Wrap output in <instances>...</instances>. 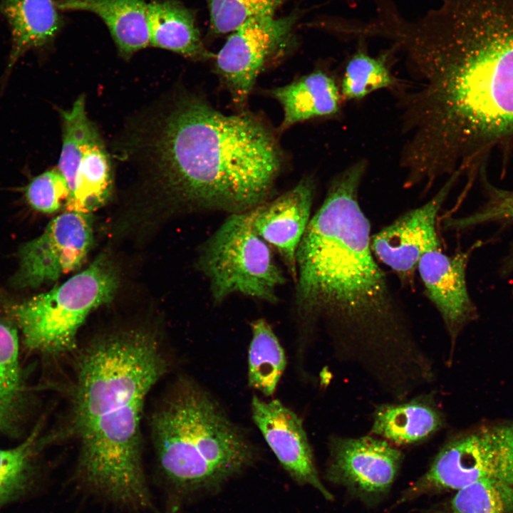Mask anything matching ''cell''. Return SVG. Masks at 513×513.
Masks as SVG:
<instances>
[{"label":"cell","mask_w":513,"mask_h":513,"mask_svg":"<svg viewBox=\"0 0 513 513\" xmlns=\"http://www.w3.org/2000/svg\"><path fill=\"white\" fill-rule=\"evenodd\" d=\"M391 40L409 79L395 93L399 164L428 185L513 137V0H437Z\"/></svg>","instance_id":"1"},{"label":"cell","mask_w":513,"mask_h":513,"mask_svg":"<svg viewBox=\"0 0 513 513\" xmlns=\"http://www.w3.org/2000/svg\"><path fill=\"white\" fill-rule=\"evenodd\" d=\"M367 167L362 159L338 173L311 218L296 252V304L306 321L324 322L350 356L364 351L365 364L369 356H382L395 375L421 354L373 256L370 223L358 201Z\"/></svg>","instance_id":"2"},{"label":"cell","mask_w":513,"mask_h":513,"mask_svg":"<svg viewBox=\"0 0 513 513\" xmlns=\"http://www.w3.org/2000/svg\"><path fill=\"white\" fill-rule=\"evenodd\" d=\"M166 370L159 341L142 329L97 338L78 358L71 426L79 445L78 475L91 491L125 507L151 504L140 423L146 398Z\"/></svg>","instance_id":"3"},{"label":"cell","mask_w":513,"mask_h":513,"mask_svg":"<svg viewBox=\"0 0 513 513\" xmlns=\"http://www.w3.org/2000/svg\"><path fill=\"white\" fill-rule=\"evenodd\" d=\"M155 152L165 185L178 199L232 213L265 202L284 161L261 119L224 114L194 96L180 99L162 122Z\"/></svg>","instance_id":"4"},{"label":"cell","mask_w":513,"mask_h":513,"mask_svg":"<svg viewBox=\"0 0 513 513\" xmlns=\"http://www.w3.org/2000/svg\"><path fill=\"white\" fill-rule=\"evenodd\" d=\"M160 469L181 498L217 492L256 459L254 446L204 388L177 382L152 415Z\"/></svg>","instance_id":"5"},{"label":"cell","mask_w":513,"mask_h":513,"mask_svg":"<svg viewBox=\"0 0 513 513\" xmlns=\"http://www.w3.org/2000/svg\"><path fill=\"white\" fill-rule=\"evenodd\" d=\"M118 285L113 265L101 255L61 285L10 305L8 312L28 348L42 353H66L76 348L77 333L90 313L109 303Z\"/></svg>","instance_id":"6"},{"label":"cell","mask_w":513,"mask_h":513,"mask_svg":"<svg viewBox=\"0 0 513 513\" xmlns=\"http://www.w3.org/2000/svg\"><path fill=\"white\" fill-rule=\"evenodd\" d=\"M214 301L241 294L271 303L286 278L268 244L255 231L251 210L232 213L205 242L198 259Z\"/></svg>","instance_id":"7"},{"label":"cell","mask_w":513,"mask_h":513,"mask_svg":"<svg viewBox=\"0 0 513 513\" xmlns=\"http://www.w3.org/2000/svg\"><path fill=\"white\" fill-rule=\"evenodd\" d=\"M483 480L513 484V420L484 422L452 436L400 501Z\"/></svg>","instance_id":"8"},{"label":"cell","mask_w":513,"mask_h":513,"mask_svg":"<svg viewBox=\"0 0 513 513\" xmlns=\"http://www.w3.org/2000/svg\"><path fill=\"white\" fill-rule=\"evenodd\" d=\"M63 144L58 169L64 177L68 197L65 211L91 214L108 200L113 174L103 142L79 97L63 111Z\"/></svg>","instance_id":"9"},{"label":"cell","mask_w":513,"mask_h":513,"mask_svg":"<svg viewBox=\"0 0 513 513\" xmlns=\"http://www.w3.org/2000/svg\"><path fill=\"white\" fill-rule=\"evenodd\" d=\"M299 15L249 19L230 33L215 56V69L233 102L243 108L266 65L286 48Z\"/></svg>","instance_id":"10"},{"label":"cell","mask_w":513,"mask_h":513,"mask_svg":"<svg viewBox=\"0 0 513 513\" xmlns=\"http://www.w3.org/2000/svg\"><path fill=\"white\" fill-rule=\"evenodd\" d=\"M93 242L91 214L65 211L53 219L41 234L21 247L14 285L37 288L78 269Z\"/></svg>","instance_id":"11"},{"label":"cell","mask_w":513,"mask_h":513,"mask_svg":"<svg viewBox=\"0 0 513 513\" xmlns=\"http://www.w3.org/2000/svg\"><path fill=\"white\" fill-rule=\"evenodd\" d=\"M328 450L327 480L370 505L388 494L403 458L397 447L376 436H333Z\"/></svg>","instance_id":"12"},{"label":"cell","mask_w":513,"mask_h":513,"mask_svg":"<svg viewBox=\"0 0 513 513\" xmlns=\"http://www.w3.org/2000/svg\"><path fill=\"white\" fill-rule=\"evenodd\" d=\"M460 175L449 177L426 203L405 212L371 236L373 253L396 274L402 283L412 279L425 253L440 248L436 232L437 217Z\"/></svg>","instance_id":"13"},{"label":"cell","mask_w":513,"mask_h":513,"mask_svg":"<svg viewBox=\"0 0 513 513\" xmlns=\"http://www.w3.org/2000/svg\"><path fill=\"white\" fill-rule=\"evenodd\" d=\"M254 423L281 465L299 484H309L327 499L332 494L323 486L301 418L279 400L264 401L254 395L251 402Z\"/></svg>","instance_id":"14"},{"label":"cell","mask_w":513,"mask_h":513,"mask_svg":"<svg viewBox=\"0 0 513 513\" xmlns=\"http://www.w3.org/2000/svg\"><path fill=\"white\" fill-rule=\"evenodd\" d=\"M468 253L448 256L441 248L420 258L418 270L427 297L439 312L450 337L452 349L461 331L477 316L466 282Z\"/></svg>","instance_id":"15"},{"label":"cell","mask_w":513,"mask_h":513,"mask_svg":"<svg viewBox=\"0 0 513 513\" xmlns=\"http://www.w3.org/2000/svg\"><path fill=\"white\" fill-rule=\"evenodd\" d=\"M314 183L302 179L277 198L251 209L253 227L278 252L294 279H296V252L310 221Z\"/></svg>","instance_id":"16"},{"label":"cell","mask_w":513,"mask_h":513,"mask_svg":"<svg viewBox=\"0 0 513 513\" xmlns=\"http://www.w3.org/2000/svg\"><path fill=\"white\" fill-rule=\"evenodd\" d=\"M269 93L284 110L280 131L305 120L337 115L343 99L334 78L321 70L275 88Z\"/></svg>","instance_id":"17"},{"label":"cell","mask_w":513,"mask_h":513,"mask_svg":"<svg viewBox=\"0 0 513 513\" xmlns=\"http://www.w3.org/2000/svg\"><path fill=\"white\" fill-rule=\"evenodd\" d=\"M61 11H82L95 14L108 26L124 57L150 45L147 4L143 0H60Z\"/></svg>","instance_id":"18"},{"label":"cell","mask_w":513,"mask_h":513,"mask_svg":"<svg viewBox=\"0 0 513 513\" xmlns=\"http://www.w3.org/2000/svg\"><path fill=\"white\" fill-rule=\"evenodd\" d=\"M442 413L428 398L376 407L370 432L397 445L421 442L444 424Z\"/></svg>","instance_id":"19"},{"label":"cell","mask_w":513,"mask_h":513,"mask_svg":"<svg viewBox=\"0 0 513 513\" xmlns=\"http://www.w3.org/2000/svg\"><path fill=\"white\" fill-rule=\"evenodd\" d=\"M150 45L194 60H207L214 54L206 49L194 13L175 0L147 4Z\"/></svg>","instance_id":"20"},{"label":"cell","mask_w":513,"mask_h":513,"mask_svg":"<svg viewBox=\"0 0 513 513\" xmlns=\"http://www.w3.org/2000/svg\"><path fill=\"white\" fill-rule=\"evenodd\" d=\"M0 8L11 32L9 70L28 50L53 39L61 26L54 0H1Z\"/></svg>","instance_id":"21"},{"label":"cell","mask_w":513,"mask_h":513,"mask_svg":"<svg viewBox=\"0 0 513 513\" xmlns=\"http://www.w3.org/2000/svg\"><path fill=\"white\" fill-rule=\"evenodd\" d=\"M248 352L249 385L266 396L273 395L286 367L284 349L271 326L262 318L251 324Z\"/></svg>","instance_id":"22"},{"label":"cell","mask_w":513,"mask_h":513,"mask_svg":"<svg viewBox=\"0 0 513 513\" xmlns=\"http://www.w3.org/2000/svg\"><path fill=\"white\" fill-rule=\"evenodd\" d=\"M392 48L378 56L370 55L364 43H359L348 58L339 86L342 98L361 100L383 89L394 90L399 79L391 71L389 59Z\"/></svg>","instance_id":"23"},{"label":"cell","mask_w":513,"mask_h":513,"mask_svg":"<svg viewBox=\"0 0 513 513\" xmlns=\"http://www.w3.org/2000/svg\"><path fill=\"white\" fill-rule=\"evenodd\" d=\"M36 432L20 445L0 448V507L20 499L36 487Z\"/></svg>","instance_id":"24"},{"label":"cell","mask_w":513,"mask_h":513,"mask_svg":"<svg viewBox=\"0 0 513 513\" xmlns=\"http://www.w3.org/2000/svg\"><path fill=\"white\" fill-rule=\"evenodd\" d=\"M23 393L19 336L14 327L0 321V432L16 418Z\"/></svg>","instance_id":"25"},{"label":"cell","mask_w":513,"mask_h":513,"mask_svg":"<svg viewBox=\"0 0 513 513\" xmlns=\"http://www.w3.org/2000/svg\"><path fill=\"white\" fill-rule=\"evenodd\" d=\"M441 513H513V484L483 480L457 490Z\"/></svg>","instance_id":"26"},{"label":"cell","mask_w":513,"mask_h":513,"mask_svg":"<svg viewBox=\"0 0 513 513\" xmlns=\"http://www.w3.org/2000/svg\"><path fill=\"white\" fill-rule=\"evenodd\" d=\"M286 0H207L209 31L212 35L230 33L254 17L274 15Z\"/></svg>","instance_id":"27"},{"label":"cell","mask_w":513,"mask_h":513,"mask_svg":"<svg viewBox=\"0 0 513 513\" xmlns=\"http://www.w3.org/2000/svg\"><path fill=\"white\" fill-rule=\"evenodd\" d=\"M27 202L34 209L53 213L64 206L68 188L58 168H53L34 177L25 188Z\"/></svg>","instance_id":"28"},{"label":"cell","mask_w":513,"mask_h":513,"mask_svg":"<svg viewBox=\"0 0 513 513\" xmlns=\"http://www.w3.org/2000/svg\"><path fill=\"white\" fill-rule=\"evenodd\" d=\"M487 190V200L483 206L468 216L447 220V227L464 229L489 222H513V191L491 186Z\"/></svg>","instance_id":"29"},{"label":"cell","mask_w":513,"mask_h":513,"mask_svg":"<svg viewBox=\"0 0 513 513\" xmlns=\"http://www.w3.org/2000/svg\"><path fill=\"white\" fill-rule=\"evenodd\" d=\"M503 268L509 275L513 274V249L504 262Z\"/></svg>","instance_id":"30"}]
</instances>
